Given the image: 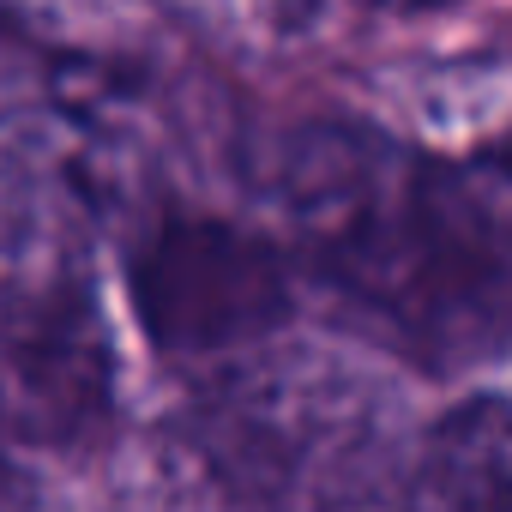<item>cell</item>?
<instances>
[{
    "mask_svg": "<svg viewBox=\"0 0 512 512\" xmlns=\"http://www.w3.org/2000/svg\"><path fill=\"white\" fill-rule=\"evenodd\" d=\"M428 488L446 512H512V404L464 398L428 434Z\"/></svg>",
    "mask_w": 512,
    "mask_h": 512,
    "instance_id": "4",
    "label": "cell"
},
{
    "mask_svg": "<svg viewBox=\"0 0 512 512\" xmlns=\"http://www.w3.org/2000/svg\"><path fill=\"white\" fill-rule=\"evenodd\" d=\"M368 7H386V13H434V7H464V0H368Z\"/></svg>",
    "mask_w": 512,
    "mask_h": 512,
    "instance_id": "5",
    "label": "cell"
},
{
    "mask_svg": "<svg viewBox=\"0 0 512 512\" xmlns=\"http://www.w3.org/2000/svg\"><path fill=\"white\" fill-rule=\"evenodd\" d=\"M115 410V350L85 266L31 260L0 296V434L73 446Z\"/></svg>",
    "mask_w": 512,
    "mask_h": 512,
    "instance_id": "2",
    "label": "cell"
},
{
    "mask_svg": "<svg viewBox=\"0 0 512 512\" xmlns=\"http://www.w3.org/2000/svg\"><path fill=\"white\" fill-rule=\"evenodd\" d=\"M127 284L163 350H229L290 314V272L253 229L193 211H157L127 247Z\"/></svg>",
    "mask_w": 512,
    "mask_h": 512,
    "instance_id": "3",
    "label": "cell"
},
{
    "mask_svg": "<svg viewBox=\"0 0 512 512\" xmlns=\"http://www.w3.org/2000/svg\"><path fill=\"white\" fill-rule=\"evenodd\" d=\"M302 266L428 368L512 344V139L428 157L374 127H314L284 157Z\"/></svg>",
    "mask_w": 512,
    "mask_h": 512,
    "instance_id": "1",
    "label": "cell"
}]
</instances>
